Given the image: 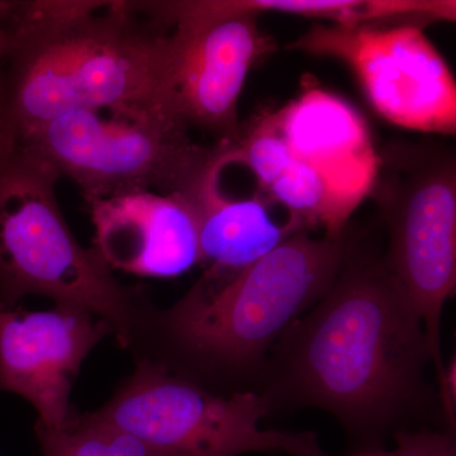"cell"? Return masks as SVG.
<instances>
[{"label": "cell", "mask_w": 456, "mask_h": 456, "mask_svg": "<svg viewBox=\"0 0 456 456\" xmlns=\"http://www.w3.org/2000/svg\"><path fill=\"white\" fill-rule=\"evenodd\" d=\"M395 448L359 449L344 456H456L455 434L449 431L406 430L393 435ZM290 456H334L321 449L317 436L307 432L305 440Z\"/></svg>", "instance_id": "obj_15"}, {"label": "cell", "mask_w": 456, "mask_h": 456, "mask_svg": "<svg viewBox=\"0 0 456 456\" xmlns=\"http://www.w3.org/2000/svg\"><path fill=\"white\" fill-rule=\"evenodd\" d=\"M93 415L163 456L292 455L305 432L263 430L269 415L254 391L215 392L159 360H140L134 373Z\"/></svg>", "instance_id": "obj_7"}, {"label": "cell", "mask_w": 456, "mask_h": 456, "mask_svg": "<svg viewBox=\"0 0 456 456\" xmlns=\"http://www.w3.org/2000/svg\"><path fill=\"white\" fill-rule=\"evenodd\" d=\"M288 49L349 66L369 104L393 125L455 134L454 75L422 26H316Z\"/></svg>", "instance_id": "obj_9"}, {"label": "cell", "mask_w": 456, "mask_h": 456, "mask_svg": "<svg viewBox=\"0 0 456 456\" xmlns=\"http://www.w3.org/2000/svg\"><path fill=\"white\" fill-rule=\"evenodd\" d=\"M60 174L20 146L0 150V305L28 296L106 321L122 347L134 341V290L119 283L94 248H84L66 222Z\"/></svg>", "instance_id": "obj_4"}, {"label": "cell", "mask_w": 456, "mask_h": 456, "mask_svg": "<svg viewBox=\"0 0 456 456\" xmlns=\"http://www.w3.org/2000/svg\"><path fill=\"white\" fill-rule=\"evenodd\" d=\"M35 434L44 456H163L92 412L75 411L61 428L36 422Z\"/></svg>", "instance_id": "obj_14"}, {"label": "cell", "mask_w": 456, "mask_h": 456, "mask_svg": "<svg viewBox=\"0 0 456 456\" xmlns=\"http://www.w3.org/2000/svg\"><path fill=\"white\" fill-rule=\"evenodd\" d=\"M112 329L89 312L57 305H0V392L25 398L37 424L61 428L74 415L70 393L84 360Z\"/></svg>", "instance_id": "obj_10"}, {"label": "cell", "mask_w": 456, "mask_h": 456, "mask_svg": "<svg viewBox=\"0 0 456 456\" xmlns=\"http://www.w3.org/2000/svg\"><path fill=\"white\" fill-rule=\"evenodd\" d=\"M279 131L296 158L320 170L351 209L370 191L378 160L362 117L346 102L312 88L277 113Z\"/></svg>", "instance_id": "obj_12"}, {"label": "cell", "mask_w": 456, "mask_h": 456, "mask_svg": "<svg viewBox=\"0 0 456 456\" xmlns=\"http://www.w3.org/2000/svg\"><path fill=\"white\" fill-rule=\"evenodd\" d=\"M88 204L93 248L110 269L167 279L200 263L196 216L182 197L140 191Z\"/></svg>", "instance_id": "obj_11"}, {"label": "cell", "mask_w": 456, "mask_h": 456, "mask_svg": "<svg viewBox=\"0 0 456 456\" xmlns=\"http://www.w3.org/2000/svg\"><path fill=\"white\" fill-rule=\"evenodd\" d=\"M9 36L0 112L7 146L77 110L179 117L170 31L137 2L13 0Z\"/></svg>", "instance_id": "obj_2"}, {"label": "cell", "mask_w": 456, "mask_h": 456, "mask_svg": "<svg viewBox=\"0 0 456 456\" xmlns=\"http://www.w3.org/2000/svg\"><path fill=\"white\" fill-rule=\"evenodd\" d=\"M439 384L437 406L445 422L446 431L455 434L456 426V360L455 355L444 364L443 370L436 375Z\"/></svg>", "instance_id": "obj_16"}, {"label": "cell", "mask_w": 456, "mask_h": 456, "mask_svg": "<svg viewBox=\"0 0 456 456\" xmlns=\"http://www.w3.org/2000/svg\"><path fill=\"white\" fill-rule=\"evenodd\" d=\"M224 167H216L200 191L185 200L196 216L200 263L207 265L203 277L212 279L232 277L303 230L290 220L277 224L260 198L226 196L221 189Z\"/></svg>", "instance_id": "obj_13"}, {"label": "cell", "mask_w": 456, "mask_h": 456, "mask_svg": "<svg viewBox=\"0 0 456 456\" xmlns=\"http://www.w3.org/2000/svg\"><path fill=\"white\" fill-rule=\"evenodd\" d=\"M4 147H5L4 132H3L2 122H0V150L4 149Z\"/></svg>", "instance_id": "obj_18"}, {"label": "cell", "mask_w": 456, "mask_h": 456, "mask_svg": "<svg viewBox=\"0 0 456 456\" xmlns=\"http://www.w3.org/2000/svg\"><path fill=\"white\" fill-rule=\"evenodd\" d=\"M170 31L171 104L189 128L231 142L239 134V102L248 73L277 50L259 16L224 0L139 2Z\"/></svg>", "instance_id": "obj_8"}, {"label": "cell", "mask_w": 456, "mask_h": 456, "mask_svg": "<svg viewBox=\"0 0 456 456\" xmlns=\"http://www.w3.org/2000/svg\"><path fill=\"white\" fill-rule=\"evenodd\" d=\"M428 364L424 323L384 255L350 236L331 289L279 338L254 392L269 415L318 408L359 449L379 448L387 435L440 415Z\"/></svg>", "instance_id": "obj_1"}, {"label": "cell", "mask_w": 456, "mask_h": 456, "mask_svg": "<svg viewBox=\"0 0 456 456\" xmlns=\"http://www.w3.org/2000/svg\"><path fill=\"white\" fill-rule=\"evenodd\" d=\"M13 0H0V112H2L3 93H4V71L9 51V20H11Z\"/></svg>", "instance_id": "obj_17"}, {"label": "cell", "mask_w": 456, "mask_h": 456, "mask_svg": "<svg viewBox=\"0 0 456 456\" xmlns=\"http://www.w3.org/2000/svg\"><path fill=\"white\" fill-rule=\"evenodd\" d=\"M349 237L298 231L232 277L200 278L164 312L165 331L194 367L254 391L279 338L331 289Z\"/></svg>", "instance_id": "obj_3"}, {"label": "cell", "mask_w": 456, "mask_h": 456, "mask_svg": "<svg viewBox=\"0 0 456 456\" xmlns=\"http://www.w3.org/2000/svg\"><path fill=\"white\" fill-rule=\"evenodd\" d=\"M12 145L47 161L79 187L88 203L140 191L189 200L216 167L231 165L227 143H197L174 114L77 110L38 126Z\"/></svg>", "instance_id": "obj_5"}, {"label": "cell", "mask_w": 456, "mask_h": 456, "mask_svg": "<svg viewBox=\"0 0 456 456\" xmlns=\"http://www.w3.org/2000/svg\"><path fill=\"white\" fill-rule=\"evenodd\" d=\"M389 233L384 259L424 323L436 375L441 317L456 287V159L440 143L383 150L370 187Z\"/></svg>", "instance_id": "obj_6"}]
</instances>
